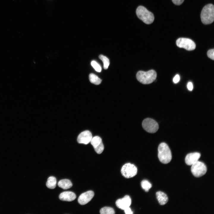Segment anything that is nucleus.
Wrapping results in <instances>:
<instances>
[{
    "label": "nucleus",
    "instance_id": "obj_1",
    "mask_svg": "<svg viewBox=\"0 0 214 214\" xmlns=\"http://www.w3.org/2000/svg\"><path fill=\"white\" fill-rule=\"evenodd\" d=\"M158 157L159 160L162 163L167 164L172 159L171 152L167 144L164 142L161 143L158 148Z\"/></svg>",
    "mask_w": 214,
    "mask_h": 214
},
{
    "label": "nucleus",
    "instance_id": "obj_2",
    "mask_svg": "<svg viewBox=\"0 0 214 214\" xmlns=\"http://www.w3.org/2000/svg\"><path fill=\"white\" fill-rule=\"evenodd\" d=\"M202 22L204 24L211 23L214 20V7L212 4L206 5L203 8L201 13Z\"/></svg>",
    "mask_w": 214,
    "mask_h": 214
},
{
    "label": "nucleus",
    "instance_id": "obj_3",
    "mask_svg": "<svg viewBox=\"0 0 214 214\" xmlns=\"http://www.w3.org/2000/svg\"><path fill=\"white\" fill-rule=\"evenodd\" d=\"M157 73L154 70H151L147 71H139L136 74L137 80L143 84L151 83L156 79Z\"/></svg>",
    "mask_w": 214,
    "mask_h": 214
},
{
    "label": "nucleus",
    "instance_id": "obj_4",
    "mask_svg": "<svg viewBox=\"0 0 214 214\" xmlns=\"http://www.w3.org/2000/svg\"><path fill=\"white\" fill-rule=\"evenodd\" d=\"M136 12L138 17L146 24H151L154 21V16L153 13L143 6H139Z\"/></svg>",
    "mask_w": 214,
    "mask_h": 214
},
{
    "label": "nucleus",
    "instance_id": "obj_5",
    "mask_svg": "<svg viewBox=\"0 0 214 214\" xmlns=\"http://www.w3.org/2000/svg\"><path fill=\"white\" fill-rule=\"evenodd\" d=\"M191 171L195 177H199L205 174L207 171V168L203 163L197 161L192 165Z\"/></svg>",
    "mask_w": 214,
    "mask_h": 214
},
{
    "label": "nucleus",
    "instance_id": "obj_6",
    "mask_svg": "<svg viewBox=\"0 0 214 214\" xmlns=\"http://www.w3.org/2000/svg\"><path fill=\"white\" fill-rule=\"evenodd\" d=\"M143 128L147 132L151 133L156 132L159 128V126L157 122L154 119L147 118L144 119L142 123Z\"/></svg>",
    "mask_w": 214,
    "mask_h": 214
},
{
    "label": "nucleus",
    "instance_id": "obj_7",
    "mask_svg": "<svg viewBox=\"0 0 214 214\" xmlns=\"http://www.w3.org/2000/svg\"><path fill=\"white\" fill-rule=\"evenodd\" d=\"M176 44L178 47L188 51L193 50L196 47L195 43L192 40L188 38H180L176 40Z\"/></svg>",
    "mask_w": 214,
    "mask_h": 214
},
{
    "label": "nucleus",
    "instance_id": "obj_8",
    "mask_svg": "<svg viewBox=\"0 0 214 214\" xmlns=\"http://www.w3.org/2000/svg\"><path fill=\"white\" fill-rule=\"evenodd\" d=\"M136 167L133 164L127 163L124 164L121 169L122 175L125 177L130 178L136 175L137 173Z\"/></svg>",
    "mask_w": 214,
    "mask_h": 214
},
{
    "label": "nucleus",
    "instance_id": "obj_9",
    "mask_svg": "<svg viewBox=\"0 0 214 214\" xmlns=\"http://www.w3.org/2000/svg\"><path fill=\"white\" fill-rule=\"evenodd\" d=\"M90 143L97 153L100 154L102 152L104 149V146L100 137L96 136L92 137Z\"/></svg>",
    "mask_w": 214,
    "mask_h": 214
},
{
    "label": "nucleus",
    "instance_id": "obj_10",
    "mask_svg": "<svg viewBox=\"0 0 214 214\" xmlns=\"http://www.w3.org/2000/svg\"><path fill=\"white\" fill-rule=\"evenodd\" d=\"M92 138L91 132L89 130H85L79 135L77 140L79 143L87 144L90 142Z\"/></svg>",
    "mask_w": 214,
    "mask_h": 214
},
{
    "label": "nucleus",
    "instance_id": "obj_11",
    "mask_svg": "<svg viewBox=\"0 0 214 214\" xmlns=\"http://www.w3.org/2000/svg\"><path fill=\"white\" fill-rule=\"evenodd\" d=\"M94 193L92 191H89L82 193L79 197L78 202L81 205H85L88 203L94 196Z\"/></svg>",
    "mask_w": 214,
    "mask_h": 214
},
{
    "label": "nucleus",
    "instance_id": "obj_12",
    "mask_svg": "<svg viewBox=\"0 0 214 214\" xmlns=\"http://www.w3.org/2000/svg\"><path fill=\"white\" fill-rule=\"evenodd\" d=\"M131 204V199L128 195H126L123 198L117 199L116 202L117 207L123 210L129 207Z\"/></svg>",
    "mask_w": 214,
    "mask_h": 214
},
{
    "label": "nucleus",
    "instance_id": "obj_13",
    "mask_svg": "<svg viewBox=\"0 0 214 214\" xmlns=\"http://www.w3.org/2000/svg\"><path fill=\"white\" fill-rule=\"evenodd\" d=\"M200 156V154L198 152L189 153L186 155L185 158V162L188 165H192L198 161Z\"/></svg>",
    "mask_w": 214,
    "mask_h": 214
},
{
    "label": "nucleus",
    "instance_id": "obj_14",
    "mask_svg": "<svg viewBox=\"0 0 214 214\" xmlns=\"http://www.w3.org/2000/svg\"><path fill=\"white\" fill-rule=\"evenodd\" d=\"M59 198L62 201L71 202L75 199L76 196L73 192L69 191H64L60 194Z\"/></svg>",
    "mask_w": 214,
    "mask_h": 214
},
{
    "label": "nucleus",
    "instance_id": "obj_15",
    "mask_svg": "<svg viewBox=\"0 0 214 214\" xmlns=\"http://www.w3.org/2000/svg\"><path fill=\"white\" fill-rule=\"evenodd\" d=\"M156 194L157 198L160 205H164L167 202L168 198L165 193L162 191H159L156 193Z\"/></svg>",
    "mask_w": 214,
    "mask_h": 214
},
{
    "label": "nucleus",
    "instance_id": "obj_16",
    "mask_svg": "<svg viewBox=\"0 0 214 214\" xmlns=\"http://www.w3.org/2000/svg\"><path fill=\"white\" fill-rule=\"evenodd\" d=\"M58 185L59 187L64 189L70 188L72 186V184L70 181L67 179L60 180L58 182Z\"/></svg>",
    "mask_w": 214,
    "mask_h": 214
},
{
    "label": "nucleus",
    "instance_id": "obj_17",
    "mask_svg": "<svg viewBox=\"0 0 214 214\" xmlns=\"http://www.w3.org/2000/svg\"><path fill=\"white\" fill-rule=\"evenodd\" d=\"M56 183V178L54 177L51 176L48 179L46 183V185L48 188L53 189L55 188Z\"/></svg>",
    "mask_w": 214,
    "mask_h": 214
},
{
    "label": "nucleus",
    "instance_id": "obj_18",
    "mask_svg": "<svg viewBox=\"0 0 214 214\" xmlns=\"http://www.w3.org/2000/svg\"><path fill=\"white\" fill-rule=\"evenodd\" d=\"M89 78L90 82L95 85L100 84L102 81L100 78L93 73H90L89 75Z\"/></svg>",
    "mask_w": 214,
    "mask_h": 214
},
{
    "label": "nucleus",
    "instance_id": "obj_19",
    "mask_svg": "<svg viewBox=\"0 0 214 214\" xmlns=\"http://www.w3.org/2000/svg\"><path fill=\"white\" fill-rule=\"evenodd\" d=\"M100 213L101 214H114L115 213V211L112 208L105 207L100 209Z\"/></svg>",
    "mask_w": 214,
    "mask_h": 214
},
{
    "label": "nucleus",
    "instance_id": "obj_20",
    "mask_svg": "<svg viewBox=\"0 0 214 214\" xmlns=\"http://www.w3.org/2000/svg\"><path fill=\"white\" fill-rule=\"evenodd\" d=\"M141 185L142 188L146 192H148L152 186L151 183L146 180H142L141 182Z\"/></svg>",
    "mask_w": 214,
    "mask_h": 214
},
{
    "label": "nucleus",
    "instance_id": "obj_21",
    "mask_svg": "<svg viewBox=\"0 0 214 214\" xmlns=\"http://www.w3.org/2000/svg\"><path fill=\"white\" fill-rule=\"evenodd\" d=\"M99 57L103 62L104 68L105 69H107L110 64L109 59L107 57L102 55H100Z\"/></svg>",
    "mask_w": 214,
    "mask_h": 214
},
{
    "label": "nucleus",
    "instance_id": "obj_22",
    "mask_svg": "<svg viewBox=\"0 0 214 214\" xmlns=\"http://www.w3.org/2000/svg\"><path fill=\"white\" fill-rule=\"evenodd\" d=\"M91 64L95 70L97 72H100L101 70V68L99 64L95 61H92Z\"/></svg>",
    "mask_w": 214,
    "mask_h": 214
},
{
    "label": "nucleus",
    "instance_id": "obj_23",
    "mask_svg": "<svg viewBox=\"0 0 214 214\" xmlns=\"http://www.w3.org/2000/svg\"><path fill=\"white\" fill-rule=\"evenodd\" d=\"M208 57L210 59H214V49H213L209 50L207 52Z\"/></svg>",
    "mask_w": 214,
    "mask_h": 214
},
{
    "label": "nucleus",
    "instance_id": "obj_24",
    "mask_svg": "<svg viewBox=\"0 0 214 214\" xmlns=\"http://www.w3.org/2000/svg\"><path fill=\"white\" fill-rule=\"evenodd\" d=\"M180 80V77L179 75L177 74L174 77L173 79V81L176 84Z\"/></svg>",
    "mask_w": 214,
    "mask_h": 214
},
{
    "label": "nucleus",
    "instance_id": "obj_25",
    "mask_svg": "<svg viewBox=\"0 0 214 214\" xmlns=\"http://www.w3.org/2000/svg\"><path fill=\"white\" fill-rule=\"evenodd\" d=\"M184 0H172L173 2L176 5H180L184 1Z\"/></svg>",
    "mask_w": 214,
    "mask_h": 214
},
{
    "label": "nucleus",
    "instance_id": "obj_26",
    "mask_svg": "<svg viewBox=\"0 0 214 214\" xmlns=\"http://www.w3.org/2000/svg\"><path fill=\"white\" fill-rule=\"evenodd\" d=\"M187 87L189 90L190 91L192 90L193 89V86L191 82H189L188 83L187 85Z\"/></svg>",
    "mask_w": 214,
    "mask_h": 214
},
{
    "label": "nucleus",
    "instance_id": "obj_27",
    "mask_svg": "<svg viewBox=\"0 0 214 214\" xmlns=\"http://www.w3.org/2000/svg\"><path fill=\"white\" fill-rule=\"evenodd\" d=\"M124 210L126 214H132L133 213V211L129 207L125 209Z\"/></svg>",
    "mask_w": 214,
    "mask_h": 214
}]
</instances>
